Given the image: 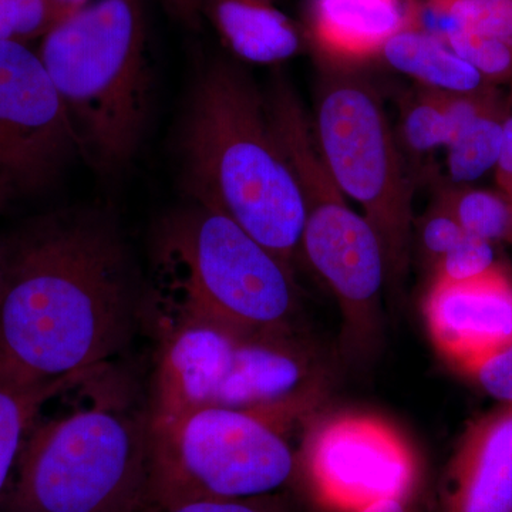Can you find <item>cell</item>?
I'll use <instances>...</instances> for the list:
<instances>
[{"instance_id": "26", "label": "cell", "mask_w": 512, "mask_h": 512, "mask_svg": "<svg viewBox=\"0 0 512 512\" xmlns=\"http://www.w3.org/2000/svg\"><path fill=\"white\" fill-rule=\"evenodd\" d=\"M146 512H288L271 494L249 498H204Z\"/></svg>"}, {"instance_id": "23", "label": "cell", "mask_w": 512, "mask_h": 512, "mask_svg": "<svg viewBox=\"0 0 512 512\" xmlns=\"http://www.w3.org/2000/svg\"><path fill=\"white\" fill-rule=\"evenodd\" d=\"M493 242L466 234L433 265V281L467 282L498 268Z\"/></svg>"}, {"instance_id": "5", "label": "cell", "mask_w": 512, "mask_h": 512, "mask_svg": "<svg viewBox=\"0 0 512 512\" xmlns=\"http://www.w3.org/2000/svg\"><path fill=\"white\" fill-rule=\"evenodd\" d=\"M150 416L96 406L32 429L9 512H146Z\"/></svg>"}, {"instance_id": "8", "label": "cell", "mask_w": 512, "mask_h": 512, "mask_svg": "<svg viewBox=\"0 0 512 512\" xmlns=\"http://www.w3.org/2000/svg\"><path fill=\"white\" fill-rule=\"evenodd\" d=\"M269 117L298 180L305 210L301 256L330 284H346L382 259L383 247L370 222L357 214L320 156L312 120L301 101L278 80L265 97Z\"/></svg>"}, {"instance_id": "25", "label": "cell", "mask_w": 512, "mask_h": 512, "mask_svg": "<svg viewBox=\"0 0 512 512\" xmlns=\"http://www.w3.org/2000/svg\"><path fill=\"white\" fill-rule=\"evenodd\" d=\"M463 373L500 404H512V343L468 366Z\"/></svg>"}, {"instance_id": "13", "label": "cell", "mask_w": 512, "mask_h": 512, "mask_svg": "<svg viewBox=\"0 0 512 512\" xmlns=\"http://www.w3.org/2000/svg\"><path fill=\"white\" fill-rule=\"evenodd\" d=\"M419 6L420 0H309V39L332 62H367L397 33L416 29Z\"/></svg>"}, {"instance_id": "20", "label": "cell", "mask_w": 512, "mask_h": 512, "mask_svg": "<svg viewBox=\"0 0 512 512\" xmlns=\"http://www.w3.org/2000/svg\"><path fill=\"white\" fill-rule=\"evenodd\" d=\"M73 12L56 0H0V43L43 39Z\"/></svg>"}, {"instance_id": "31", "label": "cell", "mask_w": 512, "mask_h": 512, "mask_svg": "<svg viewBox=\"0 0 512 512\" xmlns=\"http://www.w3.org/2000/svg\"><path fill=\"white\" fill-rule=\"evenodd\" d=\"M3 207L2 202H0V208ZM0 272H2V239H0Z\"/></svg>"}, {"instance_id": "6", "label": "cell", "mask_w": 512, "mask_h": 512, "mask_svg": "<svg viewBox=\"0 0 512 512\" xmlns=\"http://www.w3.org/2000/svg\"><path fill=\"white\" fill-rule=\"evenodd\" d=\"M150 421L147 508L272 494L298 470L281 414L204 406Z\"/></svg>"}, {"instance_id": "21", "label": "cell", "mask_w": 512, "mask_h": 512, "mask_svg": "<svg viewBox=\"0 0 512 512\" xmlns=\"http://www.w3.org/2000/svg\"><path fill=\"white\" fill-rule=\"evenodd\" d=\"M458 28L495 37L512 46V0H423Z\"/></svg>"}, {"instance_id": "11", "label": "cell", "mask_w": 512, "mask_h": 512, "mask_svg": "<svg viewBox=\"0 0 512 512\" xmlns=\"http://www.w3.org/2000/svg\"><path fill=\"white\" fill-rule=\"evenodd\" d=\"M431 342L463 372L512 343V279L498 266L467 282H431L423 302Z\"/></svg>"}, {"instance_id": "24", "label": "cell", "mask_w": 512, "mask_h": 512, "mask_svg": "<svg viewBox=\"0 0 512 512\" xmlns=\"http://www.w3.org/2000/svg\"><path fill=\"white\" fill-rule=\"evenodd\" d=\"M466 232L443 201L439 200L420 222L419 239L423 254L431 266L456 247Z\"/></svg>"}, {"instance_id": "19", "label": "cell", "mask_w": 512, "mask_h": 512, "mask_svg": "<svg viewBox=\"0 0 512 512\" xmlns=\"http://www.w3.org/2000/svg\"><path fill=\"white\" fill-rule=\"evenodd\" d=\"M403 143L414 154H427L448 146L451 130L443 103V94L421 89L404 101L402 113Z\"/></svg>"}, {"instance_id": "12", "label": "cell", "mask_w": 512, "mask_h": 512, "mask_svg": "<svg viewBox=\"0 0 512 512\" xmlns=\"http://www.w3.org/2000/svg\"><path fill=\"white\" fill-rule=\"evenodd\" d=\"M436 512H512V404L468 424L441 474Z\"/></svg>"}, {"instance_id": "32", "label": "cell", "mask_w": 512, "mask_h": 512, "mask_svg": "<svg viewBox=\"0 0 512 512\" xmlns=\"http://www.w3.org/2000/svg\"><path fill=\"white\" fill-rule=\"evenodd\" d=\"M511 100H512V94H511Z\"/></svg>"}, {"instance_id": "30", "label": "cell", "mask_w": 512, "mask_h": 512, "mask_svg": "<svg viewBox=\"0 0 512 512\" xmlns=\"http://www.w3.org/2000/svg\"><path fill=\"white\" fill-rule=\"evenodd\" d=\"M56 2L62 3L67 8L77 10L90 3V0H56Z\"/></svg>"}, {"instance_id": "15", "label": "cell", "mask_w": 512, "mask_h": 512, "mask_svg": "<svg viewBox=\"0 0 512 512\" xmlns=\"http://www.w3.org/2000/svg\"><path fill=\"white\" fill-rule=\"evenodd\" d=\"M396 72L406 74L424 89L450 94L490 92L493 84L454 53L439 37L419 29L392 37L380 56Z\"/></svg>"}, {"instance_id": "2", "label": "cell", "mask_w": 512, "mask_h": 512, "mask_svg": "<svg viewBox=\"0 0 512 512\" xmlns=\"http://www.w3.org/2000/svg\"><path fill=\"white\" fill-rule=\"evenodd\" d=\"M180 150L192 201L227 215L295 271L305 224L301 188L247 74L225 62L201 73Z\"/></svg>"}, {"instance_id": "9", "label": "cell", "mask_w": 512, "mask_h": 512, "mask_svg": "<svg viewBox=\"0 0 512 512\" xmlns=\"http://www.w3.org/2000/svg\"><path fill=\"white\" fill-rule=\"evenodd\" d=\"M79 141L37 53L0 43V200L45 190Z\"/></svg>"}, {"instance_id": "22", "label": "cell", "mask_w": 512, "mask_h": 512, "mask_svg": "<svg viewBox=\"0 0 512 512\" xmlns=\"http://www.w3.org/2000/svg\"><path fill=\"white\" fill-rule=\"evenodd\" d=\"M440 39L493 86L512 80V46L503 40L463 28L451 29Z\"/></svg>"}, {"instance_id": "14", "label": "cell", "mask_w": 512, "mask_h": 512, "mask_svg": "<svg viewBox=\"0 0 512 512\" xmlns=\"http://www.w3.org/2000/svg\"><path fill=\"white\" fill-rule=\"evenodd\" d=\"M204 12L245 62L281 63L301 52V33L271 0H205Z\"/></svg>"}, {"instance_id": "4", "label": "cell", "mask_w": 512, "mask_h": 512, "mask_svg": "<svg viewBox=\"0 0 512 512\" xmlns=\"http://www.w3.org/2000/svg\"><path fill=\"white\" fill-rule=\"evenodd\" d=\"M157 265L183 318L254 336H292L293 269L227 215L192 201L161 225Z\"/></svg>"}, {"instance_id": "18", "label": "cell", "mask_w": 512, "mask_h": 512, "mask_svg": "<svg viewBox=\"0 0 512 512\" xmlns=\"http://www.w3.org/2000/svg\"><path fill=\"white\" fill-rule=\"evenodd\" d=\"M466 234L512 245V198L504 192L458 185L440 198Z\"/></svg>"}, {"instance_id": "27", "label": "cell", "mask_w": 512, "mask_h": 512, "mask_svg": "<svg viewBox=\"0 0 512 512\" xmlns=\"http://www.w3.org/2000/svg\"><path fill=\"white\" fill-rule=\"evenodd\" d=\"M357 512H426L424 485L420 483L402 494L383 498Z\"/></svg>"}, {"instance_id": "16", "label": "cell", "mask_w": 512, "mask_h": 512, "mask_svg": "<svg viewBox=\"0 0 512 512\" xmlns=\"http://www.w3.org/2000/svg\"><path fill=\"white\" fill-rule=\"evenodd\" d=\"M80 377L36 380L0 366V495L13 468L18 466L22 448L43 404Z\"/></svg>"}, {"instance_id": "7", "label": "cell", "mask_w": 512, "mask_h": 512, "mask_svg": "<svg viewBox=\"0 0 512 512\" xmlns=\"http://www.w3.org/2000/svg\"><path fill=\"white\" fill-rule=\"evenodd\" d=\"M316 143L333 180L382 242L387 279L399 286L409 265L413 184L376 90L360 77L323 79L312 119Z\"/></svg>"}, {"instance_id": "28", "label": "cell", "mask_w": 512, "mask_h": 512, "mask_svg": "<svg viewBox=\"0 0 512 512\" xmlns=\"http://www.w3.org/2000/svg\"><path fill=\"white\" fill-rule=\"evenodd\" d=\"M494 173L498 190L512 198V114L504 120L503 146Z\"/></svg>"}, {"instance_id": "17", "label": "cell", "mask_w": 512, "mask_h": 512, "mask_svg": "<svg viewBox=\"0 0 512 512\" xmlns=\"http://www.w3.org/2000/svg\"><path fill=\"white\" fill-rule=\"evenodd\" d=\"M505 117L497 101L454 136L447 147V170L454 184L474 183L495 170L503 146Z\"/></svg>"}, {"instance_id": "10", "label": "cell", "mask_w": 512, "mask_h": 512, "mask_svg": "<svg viewBox=\"0 0 512 512\" xmlns=\"http://www.w3.org/2000/svg\"><path fill=\"white\" fill-rule=\"evenodd\" d=\"M303 466L322 503L357 512L423 483L419 461L396 427L365 413H338L309 431Z\"/></svg>"}, {"instance_id": "3", "label": "cell", "mask_w": 512, "mask_h": 512, "mask_svg": "<svg viewBox=\"0 0 512 512\" xmlns=\"http://www.w3.org/2000/svg\"><path fill=\"white\" fill-rule=\"evenodd\" d=\"M79 141L101 173L123 170L146 133L153 93L143 0H96L43 37L39 53Z\"/></svg>"}, {"instance_id": "29", "label": "cell", "mask_w": 512, "mask_h": 512, "mask_svg": "<svg viewBox=\"0 0 512 512\" xmlns=\"http://www.w3.org/2000/svg\"><path fill=\"white\" fill-rule=\"evenodd\" d=\"M165 8L178 22L190 29L200 26L205 0H163Z\"/></svg>"}, {"instance_id": "1", "label": "cell", "mask_w": 512, "mask_h": 512, "mask_svg": "<svg viewBox=\"0 0 512 512\" xmlns=\"http://www.w3.org/2000/svg\"><path fill=\"white\" fill-rule=\"evenodd\" d=\"M140 288L113 222L56 212L2 239L0 366L20 376H86L133 338Z\"/></svg>"}]
</instances>
